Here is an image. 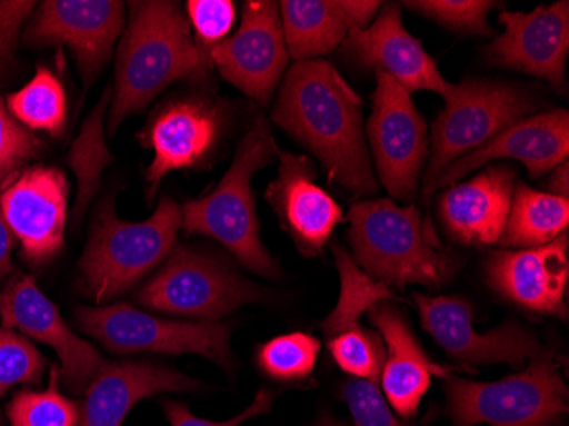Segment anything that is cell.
Instances as JSON below:
<instances>
[{
	"label": "cell",
	"instance_id": "8",
	"mask_svg": "<svg viewBox=\"0 0 569 426\" xmlns=\"http://www.w3.org/2000/svg\"><path fill=\"white\" fill-rule=\"evenodd\" d=\"M77 328L113 354H194L232 371L230 326L223 323L166 321L133 309L130 304L79 307Z\"/></svg>",
	"mask_w": 569,
	"mask_h": 426
},
{
	"label": "cell",
	"instance_id": "42",
	"mask_svg": "<svg viewBox=\"0 0 569 426\" xmlns=\"http://www.w3.org/2000/svg\"><path fill=\"white\" fill-rule=\"evenodd\" d=\"M315 426H348L347 423L338 422V419L332 418L331 415L321 416L316 423Z\"/></svg>",
	"mask_w": 569,
	"mask_h": 426
},
{
	"label": "cell",
	"instance_id": "31",
	"mask_svg": "<svg viewBox=\"0 0 569 426\" xmlns=\"http://www.w3.org/2000/svg\"><path fill=\"white\" fill-rule=\"evenodd\" d=\"M321 343L307 333L278 336L261 346L258 365L267 376L284 383L306 379L315 371Z\"/></svg>",
	"mask_w": 569,
	"mask_h": 426
},
{
	"label": "cell",
	"instance_id": "26",
	"mask_svg": "<svg viewBox=\"0 0 569 426\" xmlns=\"http://www.w3.org/2000/svg\"><path fill=\"white\" fill-rule=\"evenodd\" d=\"M568 224V198L517 182L500 245L523 249L549 245L566 232Z\"/></svg>",
	"mask_w": 569,
	"mask_h": 426
},
{
	"label": "cell",
	"instance_id": "14",
	"mask_svg": "<svg viewBox=\"0 0 569 426\" xmlns=\"http://www.w3.org/2000/svg\"><path fill=\"white\" fill-rule=\"evenodd\" d=\"M0 317L4 328L51 346L59 355L60 379L67 389L86 393L107 364L98 348L70 331L59 307L38 288L31 275L16 274L0 291Z\"/></svg>",
	"mask_w": 569,
	"mask_h": 426
},
{
	"label": "cell",
	"instance_id": "34",
	"mask_svg": "<svg viewBox=\"0 0 569 426\" xmlns=\"http://www.w3.org/2000/svg\"><path fill=\"white\" fill-rule=\"evenodd\" d=\"M47 365V358L30 339L16 329L0 328V397L19 384L37 386Z\"/></svg>",
	"mask_w": 569,
	"mask_h": 426
},
{
	"label": "cell",
	"instance_id": "5",
	"mask_svg": "<svg viewBox=\"0 0 569 426\" xmlns=\"http://www.w3.org/2000/svg\"><path fill=\"white\" fill-rule=\"evenodd\" d=\"M183 224V210L162 198L143 222L117 217L110 200L99 207L84 256L79 262L82 291L96 304L110 303L169 258Z\"/></svg>",
	"mask_w": 569,
	"mask_h": 426
},
{
	"label": "cell",
	"instance_id": "13",
	"mask_svg": "<svg viewBox=\"0 0 569 426\" xmlns=\"http://www.w3.org/2000/svg\"><path fill=\"white\" fill-rule=\"evenodd\" d=\"M415 303L428 335L463 367L507 364L519 368L527 358L537 357L545 350L536 333L513 319L493 331H476L471 304L457 297L415 294Z\"/></svg>",
	"mask_w": 569,
	"mask_h": 426
},
{
	"label": "cell",
	"instance_id": "6",
	"mask_svg": "<svg viewBox=\"0 0 569 426\" xmlns=\"http://www.w3.org/2000/svg\"><path fill=\"white\" fill-rule=\"evenodd\" d=\"M447 415L453 426H561L568 415V387L552 351L498 383L447 376Z\"/></svg>",
	"mask_w": 569,
	"mask_h": 426
},
{
	"label": "cell",
	"instance_id": "1",
	"mask_svg": "<svg viewBox=\"0 0 569 426\" xmlns=\"http://www.w3.org/2000/svg\"><path fill=\"white\" fill-rule=\"evenodd\" d=\"M273 121L318 157L336 185L355 197L377 194L363 130V101L332 63H293L281 82Z\"/></svg>",
	"mask_w": 569,
	"mask_h": 426
},
{
	"label": "cell",
	"instance_id": "2",
	"mask_svg": "<svg viewBox=\"0 0 569 426\" xmlns=\"http://www.w3.org/2000/svg\"><path fill=\"white\" fill-rule=\"evenodd\" d=\"M130 19L117 57L108 131L143 110L156 96L187 77L203 76L190 21L176 2H130Z\"/></svg>",
	"mask_w": 569,
	"mask_h": 426
},
{
	"label": "cell",
	"instance_id": "12",
	"mask_svg": "<svg viewBox=\"0 0 569 426\" xmlns=\"http://www.w3.org/2000/svg\"><path fill=\"white\" fill-rule=\"evenodd\" d=\"M209 57L227 82L268 105L289 63L280 6L270 0L246 2L239 30L213 47Z\"/></svg>",
	"mask_w": 569,
	"mask_h": 426
},
{
	"label": "cell",
	"instance_id": "21",
	"mask_svg": "<svg viewBox=\"0 0 569 426\" xmlns=\"http://www.w3.org/2000/svg\"><path fill=\"white\" fill-rule=\"evenodd\" d=\"M569 115L566 110H552L548 113L532 115L511 125L500 136L468 156L460 157L450 165L433 182L431 194L456 185L460 178L498 159H515L529 169L532 178L568 161Z\"/></svg>",
	"mask_w": 569,
	"mask_h": 426
},
{
	"label": "cell",
	"instance_id": "29",
	"mask_svg": "<svg viewBox=\"0 0 569 426\" xmlns=\"http://www.w3.org/2000/svg\"><path fill=\"white\" fill-rule=\"evenodd\" d=\"M12 117L30 130L62 136L67 120V99L62 85L47 67H38L37 76L21 91L8 98Z\"/></svg>",
	"mask_w": 569,
	"mask_h": 426
},
{
	"label": "cell",
	"instance_id": "28",
	"mask_svg": "<svg viewBox=\"0 0 569 426\" xmlns=\"http://www.w3.org/2000/svg\"><path fill=\"white\" fill-rule=\"evenodd\" d=\"M111 96H113L111 89L102 92L101 101L82 125L81 133L73 140L72 149L69 152V165L77 178V198L76 205H73L76 222L81 220L86 208L98 194L102 171L113 161L107 142H104V113H107Z\"/></svg>",
	"mask_w": 569,
	"mask_h": 426
},
{
	"label": "cell",
	"instance_id": "25",
	"mask_svg": "<svg viewBox=\"0 0 569 426\" xmlns=\"http://www.w3.org/2000/svg\"><path fill=\"white\" fill-rule=\"evenodd\" d=\"M278 6L289 56L302 62L341 47L351 31L373 21L382 4L377 0H284Z\"/></svg>",
	"mask_w": 569,
	"mask_h": 426
},
{
	"label": "cell",
	"instance_id": "10",
	"mask_svg": "<svg viewBox=\"0 0 569 426\" xmlns=\"http://www.w3.org/2000/svg\"><path fill=\"white\" fill-rule=\"evenodd\" d=\"M373 108L367 125L370 149L380 182L396 201L417 197L421 172L430 156V140L423 117L412 102L411 92L376 72Z\"/></svg>",
	"mask_w": 569,
	"mask_h": 426
},
{
	"label": "cell",
	"instance_id": "37",
	"mask_svg": "<svg viewBox=\"0 0 569 426\" xmlns=\"http://www.w3.org/2000/svg\"><path fill=\"white\" fill-rule=\"evenodd\" d=\"M345 403L350 409L355 426H411L392 415L386 396L376 383L370 380H348L341 390Z\"/></svg>",
	"mask_w": 569,
	"mask_h": 426
},
{
	"label": "cell",
	"instance_id": "16",
	"mask_svg": "<svg viewBox=\"0 0 569 426\" xmlns=\"http://www.w3.org/2000/svg\"><path fill=\"white\" fill-rule=\"evenodd\" d=\"M503 33L486 48L491 66L520 70L566 91V59L569 51V4L540 6L532 12H501Z\"/></svg>",
	"mask_w": 569,
	"mask_h": 426
},
{
	"label": "cell",
	"instance_id": "23",
	"mask_svg": "<svg viewBox=\"0 0 569 426\" xmlns=\"http://www.w3.org/2000/svg\"><path fill=\"white\" fill-rule=\"evenodd\" d=\"M200 384L181 371L147 361H110L86 389L77 426H121L133 406L161 393L197 390Z\"/></svg>",
	"mask_w": 569,
	"mask_h": 426
},
{
	"label": "cell",
	"instance_id": "35",
	"mask_svg": "<svg viewBox=\"0 0 569 426\" xmlns=\"http://www.w3.org/2000/svg\"><path fill=\"white\" fill-rule=\"evenodd\" d=\"M187 11L201 63L204 70H209L210 50L229 38L230 30L234 28L236 4L230 0H190Z\"/></svg>",
	"mask_w": 569,
	"mask_h": 426
},
{
	"label": "cell",
	"instance_id": "19",
	"mask_svg": "<svg viewBox=\"0 0 569 426\" xmlns=\"http://www.w3.org/2000/svg\"><path fill=\"white\" fill-rule=\"evenodd\" d=\"M278 156L280 166L268 186L267 200L300 252L319 255L343 220V208L316 182V166L309 157L280 149Z\"/></svg>",
	"mask_w": 569,
	"mask_h": 426
},
{
	"label": "cell",
	"instance_id": "30",
	"mask_svg": "<svg viewBox=\"0 0 569 426\" xmlns=\"http://www.w3.org/2000/svg\"><path fill=\"white\" fill-rule=\"evenodd\" d=\"M60 368L51 367L44 390H21L8 406L11 426H77L81 409L59 390Z\"/></svg>",
	"mask_w": 569,
	"mask_h": 426
},
{
	"label": "cell",
	"instance_id": "40",
	"mask_svg": "<svg viewBox=\"0 0 569 426\" xmlns=\"http://www.w3.org/2000/svg\"><path fill=\"white\" fill-rule=\"evenodd\" d=\"M16 237L6 224L2 211H0V284L6 280L12 271L11 255L14 249Z\"/></svg>",
	"mask_w": 569,
	"mask_h": 426
},
{
	"label": "cell",
	"instance_id": "43",
	"mask_svg": "<svg viewBox=\"0 0 569 426\" xmlns=\"http://www.w3.org/2000/svg\"><path fill=\"white\" fill-rule=\"evenodd\" d=\"M2 423H4V419H2V415H0V425H2Z\"/></svg>",
	"mask_w": 569,
	"mask_h": 426
},
{
	"label": "cell",
	"instance_id": "32",
	"mask_svg": "<svg viewBox=\"0 0 569 426\" xmlns=\"http://www.w3.org/2000/svg\"><path fill=\"white\" fill-rule=\"evenodd\" d=\"M329 354L341 370L358 379L377 383L382 374L386 350L382 338L361 326L329 339Z\"/></svg>",
	"mask_w": 569,
	"mask_h": 426
},
{
	"label": "cell",
	"instance_id": "36",
	"mask_svg": "<svg viewBox=\"0 0 569 426\" xmlns=\"http://www.w3.org/2000/svg\"><path fill=\"white\" fill-rule=\"evenodd\" d=\"M41 140L19 123L0 98V190L40 153Z\"/></svg>",
	"mask_w": 569,
	"mask_h": 426
},
{
	"label": "cell",
	"instance_id": "17",
	"mask_svg": "<svg viewBox=\"0 0 569 426\" xmlns=\"http://www.w3.org/2000/svg\"><path fill=\"white\" fill-rule=\"evenodd\" d=\"M341 44L348 62L386 73L408 92H437L443 99L452 92L453 85L420 40L406 30L399 4L386 6L367 28L351 31Z\"/></svg>",
	"mask_w": 569,
	"mask_h": 426
},
{
	"label": "cell",
	"instance_id": "22",
	"mask_svg": "<svg viewBox=\"0 0 569 426\" xmlns=\"http://www.w3.org/2000/svg\"><path fill=\"white\" fill-rule=\"evenodd\" d=\"M515 185V169L495 165L469 181L447 186L438 198L443 229L460 245H497L510 216Z\"/></svg>",
	"mask_w": 569,
	"mask_h": 426
},
{
	"label": "cell",
	"instance_id": "18",
	"mask_svg": "<svg viewBox=\"0 0 569 426\" xmlns=\"http://www.w3.org/2000/svg\"><path fill=\"white\" fill-rule=\"evenodd\" d=\"M223 113L212 99L188 98L162 105L147 128L153 161L147 171L150 198L172 171L197 168L219 146Z\"/></svg>",
	"mask_w": 569,
	"mask_h": 426
},
{
	"label": "cell",
	"instance_id": "24",
	"mask_svg": "<svg viewBox=\"0 0 569 426\" xmlns=\"http://www.w3.org/2000/svg\"><path fill=\"white\" fill-rule=\"evenodd\" d=\"M369 316L386 343V360L380 376L383 396L399 416L412 418L430 389L431 377L446 379L450 371L431 361L405 316L391 303L377 304L369 310Z\"/></svg>",
	"mask_w": 569,
	"mask_h": 426
},
{
	"label": "cell",
	"instance_id": "3",
	"mask_svg": "<svg viewBox=\"0 0 569 426\" xmlns=\"http://www.w3.org/2000/svg\"><path fill=\"white\" fill-rule=\"evenodd\" d=\"M348 222L355 262L389 287L440 288L459 270V259L438 242L415 205H398L391 198L361 200L351 207Z\"/></svg>",
	"mask_w": 569,
	"mask_h": 426
},
{
	"label": "cell",
	"instance_id": "11",
	"mask_svg": "<svg viewBox=\"0 0 569 426\" xmlns=\"http://www.w3.org/2000/svg\"><path fill=\"white\" fill-rule=\"evenodd\" d=\"M124 4L117 0H44L22 31L31 48L67 47L86 82L110 59L123 28Z\"/></svg>",
	"mask_w": 569,
	"mask_h": 426
},
{
	"label": "cell",
	"instance_id": "38",
	"mask_svg": "<svg viewBox=\"0 0 569 426\" xmlns=\"http://www.w3.org/2000/svg\"><path fill=\"white\" fill-rule=\"evenodd\" d=\"M37 6V2L0 0V77L6 76L14 66L22 26L28 22Z\"/></svg>",
	"mask_w": 569,
	"mask_h": 426
},
{
	"label": "cell",
	"instance_id": "27",
	"mask_svg": "<svg viewBox=\"0 0 569 426\" xmlns=\"http://www.w3.org/2000/svg\"><path fill=\"white\" fill-rule=\"evenodd\" d=\"M332 255H335L336 268L340 271L341 291L335 310L321 325L322 331L329 338L358 328L360 317L377 304L398 299L389 285L377 281L361 270L343 248L332 245Z\"/></svg>",
	"mask_w": 569,
	"mask_h": 426
},
{
	"label": "cell",
	"instance_id": "20",
	"mask_svg": "<svg viewBox=\"0 0 569 426\" xmlns=\"http://www.w3.org/2000/svg\"><path fill=\"white\" fill-rule=\"evenodd\" d=\"M568 234L549 245L497 251L486 262L488 281L510 303L536 314L568 316Z\"/></svg>",
	"mask_w": 569,
	"mask_h": 426
},
{
	"label": "cell",
	"instance_id": "9",
	"mask_svg": "<svg viewBox=\"0 0 569 426\" xmlns=\"http://www.w3.org/2000/svg\"><path fill=\"white\" fill-rule=\"evenodd\" d=\"M264 288L242 278L226 262L191 248H178L136 299L149 309L219 323L227 314L260 303Z\"/></svg>",
	"mask_w": 569,
	"mask_h": 426
},
{
	"label": "cell",
	"instance_id": "41",
	"mask_svg": "<svg viewBox=\"0 0 569 426\" xmlns=\"http://www.w3.org/2000/svg\"><path fill=\"white\" fill-rule=\"evenodd\" d=\"M549 194L558 195V197H569V169L568 161L561 162L552 172L551 181H549Z\"/></svg>",
	"mask_w": 569,
	"mask_h": 426
},
{
	"label": "cell",
	"instance_id": "39",
	"mask_svg": "<svg viewBox=\"0 0 569 426\" xmlns=\"http://www.w3.org/2000/svg\"><path fill=\"white\" fill-rule=\"evenodd\" d=\"M273 399L274 393H271V390H258L252 405L241 415L229 419V422H209V419L197 418L184 403L174 402V399H164L162 408H164L171 426H239L248 419L256 418V416L268 415L271 412Z\"/></svg>",
	"mask_w": 569,
	"mask_h": 426
},
{
	"label": "cell",
	"instance_id": "33",
	"mask_svg": "<svg viewBox=\"0 0 569 426\" xmlns=\"http://www.w3.org/2000/svg\"><path fill=\"white\" fill-rule=\"evenodd\" d=\"M411 11L438 22L447 30L460 34L491 37L493 28L489 26L488 14L497 8L489 0H420L405 2Z\"/></svg>",
	"mask_w": 569,
	"mask_h": 426
},
{
	"label": "cell",
	"instance_id": "15",
	"mask_svg": "<svg viewBox=\"0 0 569 426\" xmlns=\"http://www.w3.org/2000/svg\"><path fill=\"white\" fill-rule=\"evenodd\" d=\"M69 182L60 169L33 166L0 190V211L31 262H44L63 248Z\"/></svg>",
	"mask_w": 569,
	"mask_h": 426
},
{
	"label": "cell",
	"instance_id": "4",
	"mask_svg": "<svg viewBox=\"0 0 569 426\" xmlns=\"http://www.w3.org/2000/svg\"><path fill=\"white\" fill-rule=\"evenodd\" d=\"M274 153L278 146L270 125L258 117L239 142L234 161L219 185L181 208L184 232L213 237L248 270L267 278L277 277L280 268L261 241L251 179L273 161Z\"/></svg>",
	"mask_w": 569,
	"mask_h": 426
},
{
	"label": "cell",
	"instance_id": "7",
	"mask_svg": "<svg viewBox=\"0 0 569 426\" xmlns=\"http://www.w3.org/2000/svg\"><path fill=\"white\" fill-rule=\"evenodd\" d=\"M537 106L539 102L526 89L505 82L468 79L453 85L446 108L431 128L430 156L421 190L425 204L433 195V182L450 165L481 149L501 131L527 118Z\"/></svg>",
	"mask_w": 569,
	"mask_h": 426
}]
</instances>
